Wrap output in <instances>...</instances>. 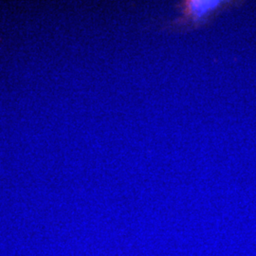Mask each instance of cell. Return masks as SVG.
Instances as JSON below:
<instances>
[{
	"mask_svg": "<svg viewBox=\"0 0 256 256\" xmlns=\"http://www.w3.org/2000/svg\"><path fill=\"white\" fill-rule=\"evenodd\" d=\"M230 5L229 1L186 0L178 3V18L165 25L171 32H189L208 25L222 10Z\"/></svg>",
	"mask_w": 256,
	"mask_h": 256,
	"instance_id": "obj_1",
	"label": "cell"
}]
</instances>
